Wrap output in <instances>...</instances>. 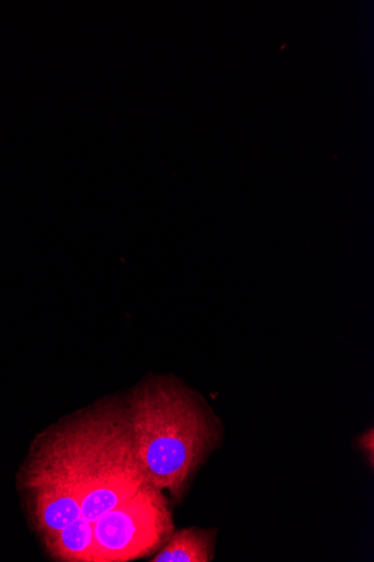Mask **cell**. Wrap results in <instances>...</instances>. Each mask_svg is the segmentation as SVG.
Listing matches in <instances>:
<instances>
[{
    "instance_id": "7a4b0ae2",
    "label": "cell",
    "mask_w": 374,
    "mask_h": 562,
    "mask_svg": "<svg viewBox=\"0 0 374 562\" xmlns=\"http://www.w3.org/2000/svg\"><path fill=\"white\" fill-rule=\"evenodd\" d=\"M128 417L149 483L183 498L190 483L223 439V426L179 393L156 390L137 397Z\"/></svg>"
},
{
    "instance_id": "6da1fadb",
    "label": "cell",
    "mask_w": 374,
    "mask_h": 562,
    "mask_svg": "<svg viewBox=\"0 0 374 562\" xmlns=\"http://www.w3.org/2000/svg\"><path fill=\"white\" fill-rule=\"evenodd\" d=\"M18 483L34 532L59 562H90L95 524L150 484L128 413L116 407L39 434Z\"/></svg>"
},
{
    "instance_id": "277c9868",
    "label": "cell",
    "mask_w": 374,
    "mask_h": 562,
    "mask_svg": "<svg viewBox=\"0 0 374 562\" xmlns=\"http://www.w3.org/2000/svg\"><path fill=\"white\" fill-rule=\"evenodd\" d=\"M217 530L186 528L174 531L151 562H211L215 559Z\"/></svg>"
},
{
    "instance_id": "3957f363",
    "label": "cell",
    "mask_w": 374,
    "mask_h": 562,
    "mask_svg": "<svg viewBox=\"0 0 374 562\" xmlns=\"http://www.w3.org/2000/svg\"><path fill=\"white\" fill-rule=\"evenodd\" d=\"M174 532L165 492L145 485L93 527L90 562H128L162 548Z\"/></svg>"
}]
</instances>
